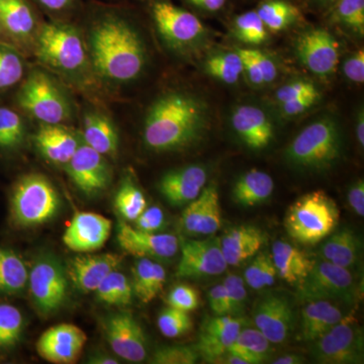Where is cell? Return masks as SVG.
I'll use <instances>...</instances> for the list:
<instances>
[{"label":"cell","instance_id":"cell-1","mask_svg":"<svg viewBox=\"0 0 364 364\" xmlns=\"http://www.w3.org/2000/svg\"><path fill=\"white\" fill-rule=\"evenodd\" d=\"M81 26L91 66L102 90H117L142 77L149 62L147 45L128 9L90 2Z\"/></svg>","mask_w":364,"mask_h":364},{"label":"cell","instance_id":"cell-2","mask_svg":"<svg viewBox=\"0 0 364 364\" xmlns=\"http://www.w3.org/2000/svg\"><path fill=\"white\" fill-rule=\"evenodd\" d=\"M210 116L207 102L195 93L182 90L165 91L146 112L144 146L157 154L191 149L207 135Z\"/></svg>","mask_w":364,"mask_h":364},{"label":"cell","instance_id":"cell-3","mask_svg":"<svg viewBox=\"0 0 364 364\" xmlns=\"http://www.w3.org/2000/svg\"><path fill=\"white\" fill-rule=\"evenodd\" d=\"M33 56L72 91L100 104L102 88L93 72L81 26L72 21H45L41 28Z\"/></svg>","mask_w":364,"mask_h":364},{"label":"cell","instance_id":"cell-4","mask_svg":"<svg viewBox=\"0 0 364 364\" xmlns=\"http://www.w3.org/2000/svg\"><path fill=\"white\" fill-rule=\"evenodd\" d=\"M26 116L43 124H66L77 117L72 90L44 67L28 68L14 97Z\"/></svg>","mask_w":364,"mask_h":364},{"label":"cell","instance_id":"cell-5","mask_svg":"<svg viewBox=\"0 0 364 364\" xmlns=\"http://www.w3.org/2000/svg\"><path fill=\"white\" fill-rule=\"evenodd\" d=\"M343 136L336 119L318 117L306 126L287 146L284 158L289 166L304 172L325 171L341 159Z\"/></svg>","mask_w":364,"mask_h":364},{"label":"cell","instance_id":"cell-6","mask_svg":"<svg viewBox=\"0 0 364 364\" xmlns=\"http://www.w3.org/2000/svg\"><path fill=\"white\" fill-rule=\"evenodd\" d=\"M151 23L163 45L178 56H191L205 47L208 30L198 14L172 0H145Z\"/></svg>","mask_w":364,"mask_h":364},{"label":"cell","instance_id":"cell-7","mask_svg":"<svg viewBox=\"0 0 364 364\" xmlns=\"http://www.w3.org/2000/svg\"><path fill=\"white\" fill-rule=\"evenodd\" d=\"M340 221L338 205L324 191H311L291 203L284 217L287 233L303 245H316L331 235Z\"/></svg>","mask_w":364,"mask_h":364},{"label":"cell","instance_id":"cell-8","mask_svg":"<svg viewBox=\"0 0 364 364\" xmlns=\"http://www.w3.org/2000/svg\"><path fill=\"white\" fill-rule=\"evenodd\" d=\"M60 205L58 191L40 173L21 177L11 193V218L20 227H37L51 221L59 212Z\"/></svg>","mask_w":364,"mask_h":364},{"label":"cell","instance_id":"cell-9","mask_svg":"<svg viewBox=\"0 0 364 364\" xmlns=\"http://www.w3.org/2000/svg\"><path fill=\"white\" fill-rule=\"evenodd\" d=\"M312 343L311 355L317 363H364L363 328L352 313L344 316L339 323Z\"/></svg>","mask_w":364,"mask_h":364},{"label":"cell","instance_id":"cell-10","mask_svg":"<svg viewBox=\"0 0 364 364\" xmlns=\"http://www.w3.org/2000/svg\"><path fill=\"white\" fill-rule=\"evenodd\" d=\"M43 14L32 0H0V42L33 56Z\"/></svg>","mask_w":364,"mask_h":364},{"label":"cell","instance_id":"cell-11","mask_svg":"<svg viewBox=\"0 0 364 364\" xmlns=\"http://www.w3.org/2000/svg\"><path fill=\"white\" fill-rule=\"evenodd\" d=\"M298 287V296L303 303L328 301L352 305L356 298L355 279L350 269L325 260L315 262Z\"/></svg>","mask_w":364,"mask_h":364},{"label":"cell","instance_id":"cell-12","mask_svg":"<svg viewBox=\"0 0 364 364\" xmlns=\"http://www.w3.org/2000/svg\"><path fill=\"white\" fill-rule=\"evenodd\" d=\"M31 296L41 313L52 314L65 303L68 274L58 260L44 257L28 272Z\"/></svg>","mask_w":364,"mask_h":364},{"label":"cell","instance_id":"cell-13","mask_svg":"<svg viewBox=\"0 0 364 364\" xmlns=\"http://www.w3.org/2000/svg\"><path fill=\"white\" fill-rule=\"evenodd\" d=\"M296 53L301 65L318 77L329 78L338 67L339 44L327 28H305L296 39Z\"/></svg>","mask_w":364,"mask_h":364},{"label":"cell","instance_id":"cell-14","mask_svg":"<svg viewBox=\"0 0 364 364\" xmlns=\"http://www.w3.org/2000/svg\"><path fill=\"white\" fill-rule=\"evenodd\" d=\"M64 168L72 183L83 195L97 196L111 186L112 173L107 158L86 145L82 138Z\"/></svg>","mask_w":364,"mask_h":364},{"label":"cell","instance_id":"cell-15","mask_svg":"<svg viewBox=\"0 0 364 364\" xmlns=\"http://www.w3.org/2000/svg\"><path fill=\"white\" fill-rule=\"evenodd\" d=\"M228 267L220 238L193 239L182 244L176 274L181 279H203L221 275Z\"/></svg>","mask_w":364,"mask_h":364},{"label":"cell","instance_id":"cell-16","mask_svg":"<svg viewBox=\"0 0 364 364\" xmlns=\"http://www.w3.org/2000/svg\"><path fill=\"white\" fill-rule=\"evenodd\" d=\"M104 331L112 350L119 358L130 363H142L147 358V339L142 326L131 314L109 316Z\"/></svg>","mask_w":364,"mask_h":364},{"label":"cell","instance_id":"cell-17","mask_svg":"<svg viewBox=\"0 0 364 364\" xmlns=\"http://www.w3.org/2000/svg\"><path fill=\"white\" fill-rule=\"evenodd\" d=\"M256 328L273 344L286 342L294 331V312L291 301L279 294H269L253 309Z\"/></svg>","mask_w":364,"mask_h":364},{"label":"cell","instance_id":"cell-18","mask_svg":"<svg viewBox=\"0 0 364 364\" xmlns=\"http://www.w3.org/2000/svg\"><path fill=\"white\" fill-rule=\"evenodd\" d=\"M117 239L124 252L136 258L168 260L179 250V241L176 235L141 231L126 222L117 225Z\"/></svg>","mask_w":364,"mask_h":364},{"label":"cell","instance_id":"cell-19","mask_svg":"<svg viewBox=\"0 0 364 364\" xmlns=\"http://www.w3.org/2000/svg\"><path fill=\"white\" fill-rule=\"evenodd\" d=\"M230 124L235 135L248 149L264 150L274 139L272 117L259 105H236L230 117Z\"/></svg>","mask_w":364,"mask_h":364},{"label":"cell","instance_id":"cell-20","mask_svg":"<svg viewBox=\"0 0 364 364\" xmlns=\"http://www.w3.org/2000/svg\"><path fill=\"white\" fill-rule=\"evenodd\" d=\"M181 224L188 236H213L222 225V208L219 189L210 182L200 195L188 203L182 213Z\"/></svg>","mask_w":364,"mask_h":364},{"label":"cell","instance_id":"cell-21","mask_svg":"<svg viewBox=\"0 0 364 364\" xmlns=\"http://www.w3.org/2000/svg\"><path fill=\"white\" fill-rule=\"evenodd\" d=\"M244 324L243 318L232 315L215 316L205 321L195 345L200 358L218 363L231 348Z\"/></svg>","mask_w":364,"mask_h":364},{"label":"cell","instance_id":"cell-22","mask_svg":"<svg viewBox=\"0 0 364 364\" xmlns=\"http://www.w3.org/2000/svg\"><path fill=\"white\" fill-rule=\"evenodd\" d=\"M208 171L200 164H191L165 172L158 181V191L173 207H186L207 186Z\"/></svg>","mask_w":364,"mask_h":364},{"label":"cell","instance_id":"cell-23","mask_svg":"<svg viewBox=\"0 0 364 364\" xmlns=\"http://www.w3.org/2000/svg\"><path fill=\"white\" fill-rule=\"evenodd\" d=\"M87 336L83 330L72 324H59L46 330L37 342L41 358L49 363H75L85 348Z\"/></svg>","mask_w":364,"mask_h":364},{"label":"cell","instance_id":"cell-24","mask_svg":"<svg viewBox=\"0 0 364 364\" xmlns=\"http://www.w3.org/2000/svg\"><path fill=\"white\" fill-rule=\"evenodd\" d=\"M112 221L97 213L80 212L74 215L63 235L64 244L72 251H97L109 240Z\"/></svg>","mask_w":364,"mask_h":364},{"label":"cell","instance_id":"cell-25","mask_svg":"<svg viewBox=\"0 0 364 364\" xmlns=\"http://www.w3.org/2000/svg\"><path fill=\"white\" fill-rule=\"evenodd\" d=\"M33 142L41 156L57 166L65 167L81 142L80 132L66 124H39Z\"/></svg>","mask_w":364,"mask_h":364},{"label":"cell","instance_id":"cell-26","mask_svg":"<svg viewBox=\"0 0 364 364\" xmlns=\"http://www.w3.org/2000/svg\"><path fill=\"white\" fill-rule=\"evenodd\" d=\"M81 119L82 130L80 135L83 142L105 157L117 158L119 150V135L112 117L100 105L91 102L85 107Z\"/></svg>","mask_w":364,"mask_h":364},{"label":"cell","instance_id":"cell-27","mask_svg":"<svg viewBox=\"0 0 364 364\" xmlns=\"http://www.w3.org/2000/svg\"><path fill=\"white\" fill-rule=\"evenodd\" d=\"M123 257L116 253L80 255L69 263L68 279L83 293L95 291L102 280L117 269Z\"/></svg>","mask_w":364,"mask_h":364},{"label":"cell","instance_id":"cell-28","mask_svg":"<svg viewBox=\"0 0 364 364\" xmlns=\"http://www.w3.org/2000/svg\"><path fill=\"white\" fill-rule=\"evenodd\" d=\"M265 240L264 232L259 228L243 225L228 230L220 243L228 265L238 267L259 252Z\"/></svg>","mask_w":364,"mask_h":364},{"label":"cell","instance_id":"cell-29","mask_svg":"<svg viewBox=\"0 0 364 364\" xmlns=\"http://www.w3.org/2000/svg\"><path fill=\"white\" fill-rule=\"evenodd\" d=\"M301 311L299 338L314 342L322 337L344 317L341 309L328 301H306Z\"/></svg>","mask_w":364,"mask_h":364},{"label":"cell","instance_id":"cell-30","mask_svg":"<svg viewBox=\"0 0 364 364\" xmlns=\"http://www.w3.org/2000/svg\"><path fill=\"white\" fill-rule=\"evenodd\" d=\"M270 256L277 275L289 284H301L315 264L303 250L286 241L274 242Z\"/></svg>","mask_w":364,"mask_h":364},{"label":"cell","instance_id":"cell-31","mask_svg":"<svg viewBox=\"0 0 364 364\" xmlns=\"http://www.w3.org/2000/svg\"><path fill=\"white\" fill-rule=\"evenodd\" d=\"M274 191L272 177L259 169H250L242 174L232 189V198L242 208H253L269 200Z\"/></svg>","mask_w":364,"mask_h":364},{"label":"cell","instance_id":"cell-32","mask_svg":"<svg viewBox=\"0 0 364 364\" xmlns=\"http://www.w3.org/2000/svg\"><path fill=\"white\" fill-rule=\"evenodd\" d=\"M328 237L329 239L321 247L322 260L347 269L355 267L363 249L358 234L353 230L343 228Z\"/></svg>","mask_w":364,"mask_h":364},{"label":"cell","instance_id":"cell-33","mask_svg":"<svg viewBox=\"0 0 364 364\" xmlns=\"http://www.w3.org/2000/svg\"><path fill=\"white\" fill-rule=\"evenodd\" d=\"M166 272L158 261L138 258L133 267V293L144 304H149L161 293Z\"/></svg>","mask_w":364,"mask_h":364},{"label":"cell","instance_id":"cell-34","mask_svg":"<svg viewBox=\"0 0 364 364\" xmlns=\"http://www.w3.org/2000/svg\"><path fill=\"white\" fill-rule=\"evenodd\" d=\"M255 11L268 32H282L303 20L301 9L293 0H261Z\"/></svg>","mask_w":364,"mask_h":364},{"label":"cell","instance_id":"cell-35","mask_svg":"<svg viewBox=\"0 0 364 364\" xmlns=\"http://www.w3.org/2000/svg\"><path fill=\"white\" fill-rule=\"evenodd\" d=\"M228 352L240 356L247 364H260L269 359L272 342L257 328H243Z\"/></svg>","mask_w":364,"mask_h":364},{"label":"cell","instance_id":"cell-36","mask_svg":"<svg viewBox=\"0 0 364 364\" xmlns=\"http://www.w3.org/2000/svg\"><path fill=\"white\" fill-rule=\"evenodd\" d=\"M28 282V270L20 256L9 249L0 248V294L21 293Z\"/></svg>","mask_w":364,"mask_h":364},{"label":"cell","instance_id":"cell-37","mask_svg":"<svg viewBox=\"0 0 364 364\" xmlns=\"http://www.w3.org/2000/svg\"><path fill=\"white\" fill-rule=\"evenodd\" d=\"M26 58L23 53L0 42V95L21 85L30 68Z\"/></svg>","mask_w":364,"mask_h":364},{"label":"cell","instance_id":"cell-38","mask_svg":"<svg viewBox=\"0 0 364 364\" xmlns=\"http://www.w3.org/2000/svg\"><path fill=\"white\" fill-rule=\"evenodd\" d=\"M332 25L352 35H364V0H339L324 14Z\"/></svg>","mask_w":364,"mask_h":364},{"label":"cell","instance_id":"cell-39","mask_svg":"<svg viewBox=\"0 0 364 364\" xmlns=\"http://www.w3.org/2000/svg\"><path fill=\"white\" fill-rule=\"evenodd\" d=\"M205 73L220 82L234 85L243 76V64L237 51L214 53L203 64Z\"/></svg>","mask_w":364,"mask_h":364},{"label":"cell","instance_id":"cell-40","mask_svg":"<svg viewBox=\"0 0 364 364\" xmlns=\"http://www.w3.org/2000/svg\"><path fill=\"white\" fill-rule=\"evenodd\" d=\"M26 126L20 112L11 107H0V150L14 152L26 142Z\"/></svg>","mask_w":364,"mask_h":364},{"label":"cell","instance_id":"cell-41","mask_svg":"<svg viewBox=\"0 0 364 364\" xmlns=\"http://www.w3.org/2000/svg\"><path fill=\"white\" fill-rule=\"evenodd\" d=\"M147 200L133 177H124L114 196V207L127 221L134 222L146 208Z\"/></svg>","mask_w":364,"mask_h":364},{"label":"cell","instance_id":"cell-42","mask_svg":"<svg viewBox=\"0 0 364 364\" xmlns=\"http://www.w3.org/2000/svg\"><path fill=\"white\" fill-rule=\"evenodd\" d=\"M97 298L107 306H126L133 299V287L123 273L112 272L107 275L95 291Z\"/></svg>","mask_w":364,"mask_h":364},{"label":"cell","instance_id":"cell-43","mask_svg":"<svg viewBox=\"0 0 364 364\" xmlns=\"http://www.w3.org/2000/svg\"><path fill=\"white\" fill-rule=\"evenodd\" d=\"M232 33L239 42L247 46L264 44L268 39V30L260 20L255 9L237 14L232 21Z\"/></svg>","mask_w":364,"mask_h":364},{"label":"cell","instance_id":"cell-44","mask_svg":"<svg viewBox=\"0 0 364 364\" xmlns=\"http://www.w3.org/2000/svg\"><path fill=\"white\" fill-rule=\"evenodd\" d=\"M277 273L272 256L259 253L244 272V282L255 291L272 287L277 279Z\"/></svg>","mask_w":364,"mask_h":364},{"label":"cell","instance_id":"cell-45","mask_svg":"<svg viewBox=\"0 0 364 364\" xmlns=\"http://www.w3.org/2000/svg\"><path fill=\"white\" fill-rule=\"evenodd\" d=\"M158 328L166 338H178L193 329V318L188 312L167 306L160 313Z\"/></svg>","mask_w":364,"mask_h":364},{"label":"cell","instance_id":"cell-46","mask_svg":"<svg viewBox=\"0 0 364 364\" xmlns=\"http://www.w3.org/2000/svg\"><path fill=\"white\" fill-rule=\"evenodd\" d=\"M23 318L21 311L11 305H0V347L11 346L20 339Z\"/></svg>","mask_w":364,"mask_h":364},{"label":"cell","instance_id":"cell-47","mask_svg":"<svg viewBox=\"0 0 364 364\" xmlns=\"http://www.w3.org/2000/svg\"><path fill=\"white\" fill-rule=\"evenodd\" d=\"M43 16L53 21H72L83 9L82 0H32Z\"/></svg>","mask_w":364,"mask_h":364},{"label":"cell","instance_id":"cell-48","mask_svg":"<svg viewBox=\"0 0 364 364\" xmlns=\"http://www.w3.org/2000/svg\"><path fill=\"white\" fill-rule=\"evenodd\" d=\"M200 356L196 346L189 345H174L157 349L151 358L154 364H196Z\"/></svg>","mask_w":364,"mask_h":364},{"label":"cell","instance_id":"cell-49","mask_svg":"<svg viewBox=\"0 0 364 364\" xmlns=\"http://www.w3.org/2000/svg\"><path fill=\"white\" fill-rule=\"evenodd\" d=\"M223 284L226 289L229 315L240 316L245 309L247 299L245 282L238 275L229 274Z\"/></svg>","mask_w":364,"mask_h":364},{"label":"cell","instance_id":"cell-50","mask_svg":"<svg viewBox=\"0 0 364 364\" xmlns=\"http://www.w3.org/2000/svg\"><path fill=\"white\" fill-rule=\"evenodd\" d=\"M167 304L183 312H193L200 306V294L195 287L181 284L174 287L167 296Z\"/></svg>","mask_w":364,"mask_h":364},{"label":"cell","instance_id":"cell-51","mask_svg":"<svg viewBox=\"0 0 364 364\" xmlns=\"http://www.w3.org/2000/svg\"><path fill=\"white\" fill-rule=\"evenodd\" d=\"M317 90L318 88L316 87V85L308 79H294V80L287 82L286 85L280 86L275 92V100H277V105H279Z\"/></svg>","mask_w":364,"mask_h":364},{"label":"cell","instance_id":"cell-52","mask_svg":"<svg viewBox=\"0 0 364 364\" xmlns=\"http://www.w3.org/2000/svg\"><path fill=\"white\" fill-rule=\"evenodd\" d=\"M320 100L321 93L318 90L301 95V97L294 98V100L279 104L280 114L287 119L301 116V114L308 112L309 109H312L314 105L317 104Z\"/></svg>","mask_w":364,"mask_h":364},{"label":"cell","instance_id":"cell-53","mask_svg":"<svg viewBox=\"0 0 364 364\" xmlns=\"http://www.w3.org/2000/svg\"><path fill=\"white\" fill-rule=\"evenodd\" d=\"M134 223L136 229L149 233H160L166 226L164 212L157 205L146 208Z\"/></svg>","mask_w":364,"mask_h":364},{"label":"cell","instance_id":"cell-54","mask_svg":"<svg viewBox=\"0 0 364 364\" xmlns=\"http://www.w3.org/2000/svg\"><path fill=\"white\" fill-rule=\"evenodd\" d=\"M236 51L240 55L243 64V75L248 79L249 83L255 87L264 85L262 73L257 62L251 54L250 48H237Z\"/></svg>","mask_w":364,"mask_h":364},{"label":"cell","instance_id":"cell-55","mask_svg":"<svg viewBox=\"0 0 364 364\" xmlns=\"http://www.w3.org/2000/svg\"><path fill=\"white\" fill-rule=\"evenodd\" d=\"M342 71L345 77L356 85H363L364 82V52L363 50L350 55L344 61Z\"/></svg>","mask_w":364,"mask_h":364},{"label":"cell","instance_id":"cell-56","mask_svg":"<svg viewBox=\"0 0 364 364\" xmlns=\"http://www.w3.org/2000/svg\"><path fill=\"white\" fill-rule=\"evenodd\" d=\"M189 11L203 16H215L227 9L230 0H181Z\"/></svg>","mask_w":364,"mask_h":364},{"label":"cell","instance_id":"cell-57","mask_svg":"<svg viewBox=\"0 0 364 364\" xmlns=\"http://www.w3.org/2000/svg\"><path fill=\"white\" fill-rule=\"evenodd\" d=\"M250 51L254 59L257 62L258 66H259L263 80H264V85H272L279 77L277 64L267 53L260 51L258 49H253V48H250Z\"/></svg>","mask_w":364,"mask_h":364},{"label":"cell","instance_id":"cell-58","mask_svg":"<svg viewBox=\"0 0 364 364\" xmlns=\"http://www.w3.org/2000/svg\"><path fill=\"white\" fill-rule=\"evenodd\" d=\"M208 304L215 316L229 315V305L224 284H217L208 291Z\"/></svg>","mask_w":364,"mask_h":364},{"label":"cell","instance_id":"cell-59","mask_svg":"<svg viewBox=\"0 0 364 364\" xmlns=\"http://www.w3.org/2000/svg\"><path fill=\"white\" fill-rule=\"evenodd\" d=\"M347 200L353 212L358 217L364 215V182L363 179H358L354 182L348 189Z\"/></svg>","mask_w":364,"mask_h":364},{"label":"cell","instance_id":"cell-60","mask_svg":"<svg viewBox=\"0 0 364 364\" xmlns=\"http://www.w3.org/2000/svg\"><path fill=\"white\" fill-rule=\"evenodd\" d=\"M309 9H312L313 11H318L325 14L329 11L339 0H303Z\"/></svg>","mask_w":364,"mask_h":364},{"label":"cell","instance_id":"cell-61","mask_svg":"<svg viewBox=\"0 0 364 364\" xmlns=\"http://www.w3.org/2000/svg\"><path fill=\"white\" fill-rule=\"evenodd\" d=\"M356 138L359 147L363 149L364 147V114L363 109H359L356 117Z\"/></svg>","mask_w":364,"mask_h":364},{"label":"cell","instance_id":"cell-62","mask_svg":"<svg viewBox=\"0 0 364 364\" xmlns=\"http://www.w3.org/2000/svg\"><path fill=\"white\" fill-rule=\"evenodd\" d=\"M306 359L298 354H287L280 356L272 361V364H301L305 363Z\"/></svg>","mask_w":364,"mask_h":364},{"label":"cell","instance_id":"cell-63","mask_svg":"<svg viewBox=\"0 0 364 364\" xmlns=\"http://www.w3.org/2000/svg\"><path fill=\"white\" fill-rule=\"evenodd\" d=\"M88 363L92 364H117L119 361L111 355H107V354L97 352L95 355L91 356Z\"/></svg>","mask_w":364,"mask_h":364}]
</instances>
